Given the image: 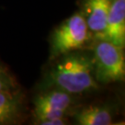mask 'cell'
<instances>
[{"label": "cell", "instance_id": "8992f818", "mask_svg": "<svg viewBox=\"0 0 125 125\" xmlns=\"http://www.w3.org/2000/svg\"><path fill=\"white\" fill-rule=\"evenodd\" d=\"M111 0H83V11L92 36L95 38L106 27L107 14Z\"/></svg>", "mask_w": 125, "mask_h": 125}, {"label": "cell", "instance_id": "5b68a950", "mask_svg": "<svg viewBox=\"0 0 125 125\" xmlns=\"http://www.w3.org/2000/svg\"><path fill=\"white\" fill-rule=\"evenodd\" d=\"M95 39L107 40L117 45H125V0H111L106 27Z\"/></svg>", "mask_w": 125, "mask_h": 125}, {"label": "cell", "instance_id": "6da1fadb", "mask_svg": "<svg viewBox=\"0 0 125 125\" xmlns=\"http://www.w3.org/2000/svg\"><path fill=\"white\" fill-rule=\"evenodd\" d=\"M47 71L40 90L57 88L73 95L97 89L92 51L79 49L63 54Z\"/></svg>", "mask_w": 125, "mask_h": 125}, {"label": "cell", "instance_id": "3957f363", "mask_svg": "<svg viewBox=\"0 0 125 125\" xmlns=\"http://www.w3.org/2000/svg\"><path fill=\"white\" fill-rule=\"evenodd\" d=\"M93 37L82 12H76L54 31L50 41V58L55 59L63 54L83 49Z\"/></svg>", "mask_w": 125, "mask_h": 125}, {"label": "cell", "instance_id": "277c9868", "mask_svg": "<svg viewBox=\"0 0 125 125\" xmlns=\"http://www.w3.org/2000/svg\"><path fill=\"white\" fill-rule=\"evenodd\" d=\"M74 101L73 94L62 90L57 88L40 90L33 98L34 124L49 119L67 118Z\"/></svg>", "mask_w": 125, "mask_h": 125}, {"label": "cell", "instance_id": "ba28073f", "mask_svg": "<svg viewBox=\"0 0 125 125\" xmlns=\"http://www.w3.org/2000/svg\"><path fill=\"white\" fill-rule=\"evenodd\" d=\"M22 109V100L18 90L0 91V125L17 123Z\"/></svg>", "mask_w": 125, "mask_h": 125}, {"label": "cell", "instance_id": "9c48e42d", "mask_svg": "<svg viewBox=\"0 0 125 125\" xmlns=\"http://www.w3.org/2000/svg\"><path fill=\"white\" fill-rule=\"evenodd\" d=\"M18 90L17 83L9 70L0 62V91Z\"/></svg>", "mask_w": 125, "mask_h": 125}, {"label": "cell", "instance_id": "7a4b0ae2", "mask_svg": "<svg viewBox=\"0 0 125 125\" xmlns=\"http://www.w3.org/2000/svg\"><path fill=\"white\" fill-rule=\"evenodd\" d=\"M124 47L95 39L93 47L94 76L98 84L123 82L125 78Z\"/></svg>", "mask_w": 125, "mask_h": 125}, {"label": "cell", "instance_id": "52a82bcc", "mask_svg": "<svg viewBox=\"0 0 125 125\" xmlns=\"http://www.w3.org/2000/svg\"><path fill=\"white\" fill-rule=\"evenodd\" d=\"M114 107L108 104L91 105L75 112L74 121L79 125H109L113 123Z\"/></svg>", "mask_w": 125, "mask_h": 125}, {"label": "cell", "instance_id": "30bf717a", "mask_svg": "<svg viewBox=\"0 0 125 125\" xmlns=\"http://www.w3.org/2000/svg\"><path fill=\"white\" fill-rule=\"evenodd\" d=\"M67 118H55V119H49L37 122L38 125H65L67 124Z\"/></svg>", "mask_w": 125, "mask_h": 125}]
</instances>
